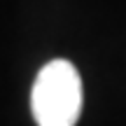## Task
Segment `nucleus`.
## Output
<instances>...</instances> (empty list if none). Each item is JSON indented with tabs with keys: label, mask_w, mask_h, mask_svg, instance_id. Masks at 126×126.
<instances>
[{
	"label": "nucleus",
	"mask_w": 126,
	"mask_h": 126,
	"mask_svg": "<svg viewBox=\"0 0 126 126\" xmlns=\"http://www.w3.org/2000/svg\"><path fill=\"white\" fill-rule=\"evenodd\" d=\"M31 110L37 126H75L82 114V79L65 59L49 61L35 77Z\"/></svg>",
	"instance_id": "nucleus-1"
}]
</instances>
